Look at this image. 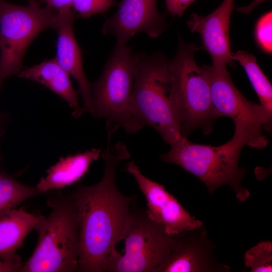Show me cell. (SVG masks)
Returning <instances> with one entry per match:
<instances>
[{
  "instance_id": "6da1fadb",
  "label": "cell",
  "mask_w": 272,
  "mask_h": 272,
  "mask_svg": "<svg viewBox=\"0 0 272 272\" xmlns=\"http://www.w3.org/2000/svg\"><path fill=\"white\" fill-rule=\"evenodd\" d=\"M108 139L107 148L101 154L104 161L102 179L93 185H79L69 193L78 219V271L107 272L136 199L135 195L120 193L115 184L119 165L130 157L127 149L121 142L110 146Z\"/></svg>"
},
{
  "instance_id": "7a4b0ae2",
  "label": "cell",
  "mask_w": 272,
  "mask_h": 272,
  "mask_svg": "<svg viewBox=\"0 0 272 272\" xmlns=\"http://www.w3.org/2000/svg\"><path fill=\"white\" fill-rule=\"evenodd\" d=\"M132 107L140 129L152 127L170 145L182 137L172 58L161 52H137Z\"/></svg>"
},
{
  "instance_id": "3957f363",
  "label": "cell",
  "mask_w": 272,
  "mask_h": 272,
  "mask_svg": "<svg viewBox=\"0 0 272 272\" xmlns=\"http://www.w3.org/2000/svg\"><path fill=\"white\" fill-rule=\"evenodd\" d=\"M55 190L47 200L50 214L40 215L35 226L36 247L19 272L78 271L80 236L76 207L70 194Z\"/></svg>"
},
{
  "instance_id": "277c9868",
  "label": "cell",
  "mask_w": 272,
  "mask_h": 272,
  "mask_svg": "<svg viewBox=\"0 0 272 272\" xmlns=\"http://www.w3.org/2000/svg\"><path fill=\"white\" fill-rule=\"evenodd\" d=\"M170 150L160 156L166 163L175 164L198 178L212 194L219 187L228 185L237 198L245 201L250 192L242 185L245 170L238 166L245 139L234 133L226 143L218 147L195 144L182 137Z\"/></svg>"
},
{
  "instance_id": "5b68a950",
  "label": "cell",
  "mask_w": 272,
  "mask_h": 272,
  "mask_svg": "<svg viewBox=\"0 0 272 272\" xmlns=\"http://www.w3.org/2000/svg\"><path fill=\"white\" fill-rule=\"evenodd\" d=\"M137 65V52L127 45H115L92 86V115L106 118L108 136L121 127L128 133L140 130L132 107Z\"/></svg>"
},
{
  "instance_id": "8992f818",
  "label": "cell",
  "mask_w": 272,
  "mask_h": 272,
  "mask_svg": "<svg viewBox=\"0 0 272 272\" xmlns=\"http://www.w3.org/2000/svg\"><path fill=\"white\" fill-rule=\"evenodd\" d=\"M179 36L176 53L172 58L177 88V103L181 134L187 137L200 128L209 134L218 117L213 106L208 73L199 66L194 53L200 49Z\"/></svg>"
},
{
  "instance_id": "52a82bcc",
  "label": "cell",
  "mask_w": 272,
  "mask_h": 272,
  "mask_svg": "<svg viewBox=\"0 0 272 272\" xmlns=\"http://www.w3.org/2000/svg\"><path fill=\"white\" fill-rule=\"evenodd\" d=\"M131 208L121 236L124 253L115 252L107 272H156L166 260L177 236L168 234L148 216L146 210Z\"/></svg>"
},
{
  "instance_id": "ba28073f",
  "label": "cell",
  "mask_w": 272,
  "mask_h": 272,
  "mask_svg": "<svg viewBox=\"0 0 272 272\" xmlns=\"http://www.w3.org/2000/svg\"><path fill=\"white\" fill-rule=\"evenodd\" d=\"M57 12L40 3L19 6L0 0V86L10 76L18 75L25 53L43 31L55 30Z\"/></svg>"
},
{
  "instance_id": "9c48e42d",
  "label": "cell",
  "mask_w": 272,
  "mask_h": 272,
  "mask_svg": "<svg viewBox=\"0 0 272 272\" xmlns=\"http://www.w3.org/2000/svg\"><path fill=\"white\" fill-rule=\"evenodd\" d=\"M209 78L212 102L219 117L231 118L235 124L234 133L246 141V146L263 149L269 141L263 133L270 132L271 121L260 104L247 100L232 82L227 68L206 65Z\"/></svg>"
},
{
  "instance_id": "30bf717a",
  "label": "cell",
  "mask_w": 272,
  "mask_h": 272,
  "mask_svg": "<svg viewBox=\"0 0 272 272\" xmlns=\"http://www.w3.org/2000/svg\"><path fill=\"white\" fill-rule=\"evenodd\" d=\"M147 200L149 217L169 235L176 236L200 228L202 221L191 216L164 186L144 175L133 161L125 164Z\"/></svg>"
},
{
  "instance_id": "8fae6325",
  "label": "cell",
  "mask_w": 272,
  "mask_h": 272,
  "mask_svg": "<svg viewBox=\"0 0 272 272\" xmlns=\"http://www.w3.org/2000/svg\"><path fill=\"white\" fill-rule=\"evenodd\" d=\"M157 0H121L116 13L105 21L102 31L116 38V45H126L139 32L156 38L167 29L163 15L157 8Z\"/></svg>"
},
{
  "instance_id": "7c38bea8",
  "label": "cell",
  "mask_w": 272,
  "mask_h": 272,
  "mask_svg": "<svg viewBox=\"0 0 272 272\" xmlns=\"http://www.w3.org/2000/svg\"><path fill=\"white\" fill-rule=\"evenodd\" d=\"M215 248L203 225L178 235L168 257L156 272L230 271L229 266L218 261Z\"/></svg>"
},
{
  "instance_id": "4fadbf2b",
  "label": "cell",
  "mask_w": 272,
  "mask_h": 272,
  "mask_svg": "<svg viewBox=\"0 0 272 272\" xmlns=\"http://www.w3.org/2000/svg\"><path fill=\"white\" fill-rule=\"evenodd\" d=\"M234 1L224 0L217 8L206 16L192 13L186 23L191 32L199 34L202 41L200 48L209 53L212 66L216 68H227L234 62L230 45V25Z\"/></svg>"
},
{
  "instance_id": "5bb4252c",
  "label": "cell",
  "mask_w": 272,
  "mask_h": 272,
  "mask_svg": "<svg viewBox=\"0 0 272 272\" xmlns=\"http://www.w3.org/2000/svg\"><path fill=\"white\" fill-rule=\"evenodd\" d=\"M77 18L74 9L57 13L55 30L57 32L55 59L61 67L77 82L83 99V106L76 118L85 112L93 113L92 86L86 78L81 51L75 38L73 26Z\"/></svg>"
},
{
  "instance_id": "9a60e30c",
  "label": "cell",
  "mask_w": 272,
  "mask_h": 272,
  "mask_svg": "<svg viewBox=\"0 0 272 272\" xmlns=\"http://www.w3.org/2000/svg\"><path fill=\"white\" fill-rule=\"evenodd\" d=\"M39 215L15 208L0 216V259L23 265L16 251L23 246L25 237L34 229Z\"/></svg>"
},
{
  "instance_id": "2e32d148",
  "label": "cell",
  "mask_w": 272,
  "mask_h": 272,
  "mask_svg": "<svg viewBox=\"0 0 272 272\" xmlns=\"http://www.w3.org/2000/svg\"><path fill=\"white\" fill-rule=\"evenodd\" d=\"M18 76L41 84L56 94L73 109V115L76 117L81 108L78 100V92L74 88L69 75L55 58L22 68Z\"/></svg>"
},
{
  "instance_id": "e0dca14e",
  "label": "cell",
  "mask_w": 272,
  "mask_h": 272,
  "mask_svg": "<svg viewBox=\"0 0 272 272\" xmlns=\"http://www.w3.org/2000/svg\"><path fill=\"white\" fill-rule=\"evenodd\" d=\"M101 149L93 148L61 158L47 170V175L40 179L36 187L48 192L73 184L86 174L91 164L101 156Z\"/></svg>"
},
{
  "instance_id": "ac0fdd59",
  "label": "cell",
  "mask_w": 272,
  "mask_h": 272,
  "mask_svg": "<svg viewBox=\"0 0 272 272\" xmlns=\"http://www.w3.org/2000/svg\"><path fill=\"white\" fill-rule=\"evenodd\" d=\"M233 59L243 67L259 98L260 105L272 120V86L257 64L256 58L245 50H240L233 53Z\"/></svg>"
},
{
  "instance_id": "d6986e66",
  "label": "cell",
  "mask_w": 272,
  "mask_h": 272,
  "mask_svg": "<svg viewBox=\"0 0 272 272\" xmlns=\"http://www.w3.org/2000/svg\"><path fill=\"white\" fill-rule=\"evenodd\" d=\"M47 193L36 186L23 184L8 174L0 172V216L16 208L29 198Z\"/></svg>"
},
{
  "instance_id": "ffe728a7",
  "label": "cell",
  "mask_w": 272,
  "mask_h": 272,
  "mask_svg": "<svg viewBox=\"0 0 272 272\" xmlns=\"http://www.w3.org/2000/svg\"><path fill=\"white\" fill-rule=\"evenodd\" d=\"M244 262L251 272L272 271V242L261 241L246 251Z\"/></svg>"
},
{
  "instance_id": "44dd1931",
  "label": "cell",
  "mask_w": 272,
  "mask_h": 272,
  "mask_svg": "<svg viewBox=\"0 0 272 272\" xmlns=\"http://www.w3.org/2000/svg\"><path fill=\"white\" fill-rule=\"evenodd\" d=\"M254 37L258 46L265 53L272 52V12L269 11L258 19L254 29Z\"/></svg>"
},
{
  "instance_id": "7402d4cb",
  "label": "cell",
  "mask_w": 272,
  "mask_h": 272,
  "mask_svg": "<svg viewBox=\"0 0 272 272\" xmlns=\"http://www.w3.org/2000/svg\"><path fill=\"white\" fill-rule=\"evenodd\" d=\"M114 4V0H73V8L78 13L77 17L82 18L106 13Z\"/></svg>"
},
{
  "instance_id": "603a6c76",
  "label": "cell",
  "mask_w": 272,
  "mask_h": 272,
  "mask_svg": "<svg viewBox=\"0 0 272 272\" xmlns=\"http://www.w3.org/2000/svg\"><path fill=\"white\" fill-rule=\"evenodd\" d=\"M196 0H165L166 11L174 16L181 17L185 11Z\"/></svg>"
},
{
  "instance_id": "cb8c5ba5",
  "label": "cell",
  "mask_w": 272,
  "mask_h": 272,
  "mask_svg": "<svg viewBox=\"0 0 272 272\" xmlns=\"http://www.w3.org/2000/svg\"><path fill=\"white\" fill-rule=\"evenodd\" d=\"M57 12V13L74 9L73 0H39Z\"/></svg>"
},
{
  "instance_id": "d4e9b609",
  "label": "cell",
  "mask_w": 272,
  "mask_h": 272,
  "mask_svg": "<svg viewBox=\"0 0 272 272\" xmlns=\"http://www.w3.org/2000/svg\"><path fill=\"white\" fill-rule=\"evenodd\" d=\"M267 0H254L250 4L243 7L234 8L237 12L245 14H249L256 7Z\"/></svg>"
},
{
  "instance_id": "484cf974",
  "label": "cell",
  "mask_w": 272,
  "mask_h": 272,
  "mask_svg": "<svg viewBox=\"0 0 272 272\" xmlns=\"http://www.w3.org/2000/svg\"><path fill=\"white\" fill-rule=\"evenodd\" d=\"M21 266L0 259V272H19Z\"/></svg>"
},
{
  "instance_id": "4316f807",
  "label": "cell",
  "mask_w": 272,
  "mask_h": 272,
  "mask_svg": "<svg viewBox=\"0 0 272 272\" xmlns=\"http://www.w3.org/2000/svg\"><path fill=\"white\" fill-rule=\"evenodd\" d=\"M1 87V86H0ZM2 116L0 114V137L2 135V132H3V124H2Z\"/></svg>"
},
{
  "instance_id": "83f0119b",
  "label": "cell",
  "mask_w": 272,
  "mask_h": 272,
  "mask_svg": "<svg viewBox=\"0 0 272 272\" xmlns=\"http://www.w3.org/2000/svg\"><path fill=\"white\" fill-rule=\"evenodd\" d=\"M30 3H39V0H26Z\"/></svg>"
},
{
  "instance_id": "f1b7e54d",
  "label": "cell",
  "mask_w": 272,
  "mask_h": 272,
  "mask_svg": "<svg viewBox=\"0 0 272 272\" xmlns=\"http://www.w3.org/2000/svg\"><path fill=\"white\" fill-rule=\"evenodd\" d=\"M0 49H1V36H0Z\"/></svg>"
}]
</instances>
